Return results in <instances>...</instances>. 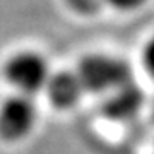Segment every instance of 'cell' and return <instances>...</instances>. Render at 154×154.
Wrapping results in <instances>:
<instances>
[{
  "label": "cell",
  "instance_id": "52a82bcc",
  "mask_svg": "<svg viewBox=\"0 0 154 154\" xmlns=\"http://www.w3.org/2000/svg\"><path fill=\"white\" fill-rule=\"evenodd\" d=\"M142 60H144V65H146L147 72L154 77V38L146 45V48L142 51Z\"/></svg>",
  "mask_w": 154,
  "mask_h": 154
},
{
  "label": "cell",
  "instance_id": "6da1fadb",
  "mask_svg": "<svg viewBox=\"0 0 154 154\" xmlns=\"http://www.w3.org/2000/svg\"><path fill=\"white\" fill-rule=\"evenodd\" d=\"M75 72L89 93H110L132 81V67L125 60L110 55L84 57Z\"/></svg>",
  "mask_w": 154,
  "mask_h": 154
},
{
  "label": "cell",
  "instance_id": "7a4b0ae2",
  "mask_svg": "<svg viewBox=\"0 0 154 154\" xmlns=\"http://www.w3.org/2000/svg\"><path fill=\"white\" fill-rule=\"evenodd\" d=\"M4 72H5L7 81L19 93L28 94V96L46 88L48 79L51 75L46 58L31 50H24L12 55L7 60Z\"/></svg>",
  "mask_w": 154,
  "mask_h": 154
},
{
  "label": "cell",
  "instance_id": "ba28073f",
  "mask_svg": "<svg viewBox=\"0 0 154 154\" xmlns=\"http://www.w3.org/2000/svg\"><path fill=\"white\" fill-rule=\"evenodd\" d=\"M106 4L120 9V11H132V9H137L146 2V0H105Z\"/></svg>",
  "mask_w": 154,
  "mask_h": 154
},
{
  "label": "cell",
  "instance_id": "3957f363",
  "mask_svg": "<svg viewBox=\"0 0 154 154\" xmlns=\"http://www.w3.org/2000/svg\"><path fill=\"white\" fill-rule=\"evenodd\" d=\"M38 120V108L31 96L17 93L0 105V137L17 142L33 132Z\"/></svg>",
  "mask_w": 154,
  "mask_h": 154
},
{
  "label": "cell",
  "instance_id": "5b68a950",
  "mask_svg": "<svg viewBox=\"0 0 154 154\" xmlns=\"http://www.w3.org/2000/svg\"><path fill=\"white\" fill-rule=\"evenodd\" d=\"M45 89L48 93L50 103L60 110H69L72 106H75L81 101L82 94L86 93L75 70H62L51 74Z\"/></svg>",
  "mask_w": 154,
  "mask_h": 154
},
{
  "label": "cell",
  "instance_id": "8992f818",
  "mask_svg": "<svg viewBox=\"0 0 154 154\" xmlns=\"http://www.w3.org/2000/svg\"><path fill=\"white\" fill-rule=\"evenodd\" d=\"M67 4L81 14H93L99 11V7L105 4V0H67Z\"/></svg>",
  "mask_w": 154,
  "mask_h": 154
},
{
  "label": "cell",
  "instance_id": "277c9868",
  "mask_svg": "<svg viewBox=\"0 0 154 154\" xmlns=\"http://www.w3.org/2000/svg\"><path fill=\"white\" fill-rule=\"evenodd\" d=\"M144 105L142 89L130 82L123 84L120 88L106 93V99L103 101V115L110 120L125 122L137 115Z\"/></svg>",
  "mask_w": 154,
  "mask_h": 154
}]
</instances>
